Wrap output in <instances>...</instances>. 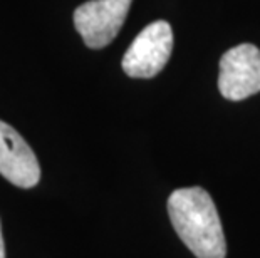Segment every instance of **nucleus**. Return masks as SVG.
Masks as SVG:
<instances>
[{
  "instance_id": "obj_1",
  "label": "nucleus",
  "mask_w": 260,
  "mask_h": 258,
  "mask_svg": "<svg viewBox=\"0 0 260 258\" xmlns=\"http://www.w3.org/2000/svg\"><path fill=\"white\" fill-rule=\"evenodd\" d=\"M168 215L176 235L197 258H225L226 241L217 206L200 186L175 190Z\"/></svg>"
},
{
  "instance_id": "obj_2",
  "label": "nucleus",
  "mask_w": 260,
  "mask_h": 258,
  "mask_svg": "<svg viewBox=\"0 0 260 258\" xmlns=\"http://www.w3.org/2000/svg\"><path fill=\"white\" fill-rule=\"evenodd\" d=\"M173 51V30L165 20H156L146 25L124 52V74L135 79L154 78L165 69Z\"/></svg>"
},
{
  "instance_id": "obj_3",
  "label": "nucleus",
  "mask_w": 260,
  "mask_h": 258,
  "mask_svg": "<svg viewBox=\"0 0 260 258\" xmlns=\"http://www.w3.org/2000/svg\"><path fill=\"white\" fill-rule=\"evenodd\" d=\"M133 0H89L74 10V27L89 49L109 46L119 34Z\"/></svg>"
},
{
  "instance_id": "obj_4",
  "label": "nucleus",
  "mask_w": 260,
  "mask_h": 258,
  "mask_svg": "<svg viewBox=\"0 0 260 258\" xmlns=\"http://www.w3.org/2000/svg\"><path fill=\"white\" fill-rule=\"evenodd\" d=\"M218 89L225 99L242 101L260 92V49L253 44L232 47L220 59Z\"/></svg>"
},
{
  "instance_id": "obj_5",
  "label": "nucleus",
  "mask_w": 260,
  "mask_h": 258,
  "mask_svg": "<svg viewBox=\"0 0 260 258\" xmlns=\"http://www.w3.org/2000/svg\"><path fill=\"white\" fill-rule=\"evenodd\" d=\"M0 174L19 188H34L41 179L36 153L12 126L0 121Z\"/></svg>"
},
{
  "instance_id": "obj_6",
  "label": "nucleus",
  "mask_w": 260,
  "mask_h": 258,
  "mask_svg": "<svg viewBox=\"0 0 260 258\" xmlns=\"http://www.w3.org/2000/svg\"><path fill=\"white\" fill-rule=\"evenodd\" d=\"M0 258H5V243L2 235V225H0Z\"/></svg>"
}]
</instances>
